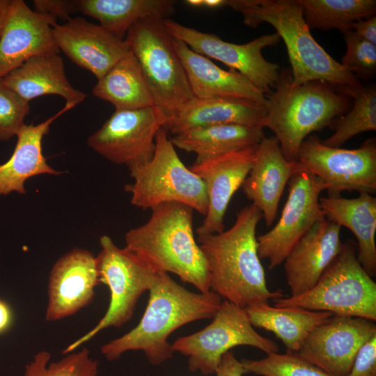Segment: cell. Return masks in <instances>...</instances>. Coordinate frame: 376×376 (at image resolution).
<instances>
[{"label":"cell","instance_id":"8fae6325","mask_svg":"<svg viewBox=\"0 0 376 376\" xmlns=\"http://www.w3.org/2000/svg\"><path fill=\"white\" fill-rule=\"evenodd\" d=\"M298 162L322 182L328 194L376 192L375 137L358 148L343 149L327 146L316 135H309L300 146Z\"/></svg>","mask_w":376,"mask_h":376},{"label":"cell","instance_id":"ab89813d","mask_svg":"<svg viewBox=\"0 0 376 376\" xmlns=\"http://www.w3.org/2000/svg\"><path fill=\"white\" fill-rule=\"evenodd\" d=\"M350 30L361 38L376 45V15L353 22Z\"/></svg>","mask_w":376,"mask_h":376},{"label":"cell","instance_id":"d4e9b609","mask_svg":"<svg viewBox=\"0 0 376 376\" xmlns=\"http://www.w3.org/2000/svg\"><path fill=\"white\" fill-rule=\"evenodd\" d=\"M0 81L29 102L43 95H56L63 97L65 104L76 107L86 97L70 83L59 54L34 56Z\"/></svg>","mask_w":376,"mask_h":376},{"label":"cell","instance_id":"cb8c5ba5","mask_svg":"<svg viewBox=\"0 0 376 376\" xmlns=\"http://www.w3.org/2000/svg\"><path fill=\"white\" fill-rule=\"evenodd\" d=\"M265 114V104L246 99L194 97L169 118L164 127L174 136L191 128L210 125L240 124L262 127Z\"/></svg>","mask_w":376,"mask_h":376},{"label":"cell","instance_id":"f35d334b","mask_svg":"<svg viewBox=\"0 0 376 376\" xmlns=\"http://www.w3.org/2000/svg\"><path fill=\"white\" fill-rule=\"evenodd\" d=\"M216 376H243L245 371L240 361L232 351L225 353L215 371Z\"/></svg>","mask_w":376,"mask_h":376},{"label":"cell","instance_id":"836d02e7","mask_svg":"<svg viewBox=\"0 0 376 376\" xmlns=\"http://www.w3.org/2000/svg\"><path fill=\"white\" fill-rule=\"evenodd\" d=\"M245 373L261 376H329L296 352H272L261 359H242Z\"/></svg>","mask_w":376,"mask_h":376},{"label":"cell","instance_id":"e575fe53","mask_svg":"<svg viewBox=\"0 0 376 376\" xmlns=\"http://www.w3.org/2000/svg\"><path fill=\"white\" fill-rule=\"evenodd\" d=\"M346 52L340 65L357 77H369L376 72V45L361 38L352 30L344 33Z\"/></svg>","mask_w":376,"mask_h":376},{"label":"cell","instance_id":"6da1fadb","mask_svg":"<svg viewBox=\"0 0 376 376\" xmlns=\"http://www.w3.org/2000/svg\"><path fill=\"white\" fill-rule=\"evenodd\" d=\"M262 218L251 204L237 213L228 230L197 239L207 264L210 290L243 308L284 297L268 288L258 256L256 231Z\"/></svg>","mask_w":376,"mask_h":376},{"label":"cell","instance_id":"7a4b0ae2","mask_svg":"<svg viewBox=\"0 0 376 376\" xmlns=\"http://www.w3.org/2000/svg\"><path fill=\"white\" fill-rule=\"evenodd\" d=\"M145 312L139 324L120 338L103 345L101 352L109 361L128 351H142L148 362L160 365L173 354L169 336L180 327L212 318L222 302L212 291L194 292L168 273L157 272L150 288Z\"/></svg>","mask_w":376,"mask_h":376},{"label":"cell","instance_id":"277c9868","mask_svg":"<svg viewBox=\"0 0 376 376\" xmlns=\"http://www.w3.org/2000/svg\"><path fill=\"white\" fill-rule=\"evenodd\" d=\"M226 6L240 12L248 26L265 22L275 29L287 49L293 85L314 81L334 87L360 84L314 39L297 0H226Z\"/></svg>","mask_w":376,"mask_h":376},{"label":"cell","instance_id":"9a60e30c","mask_svg":"<svg viewBox=\"0 0 376 376\" xmlns=\"http://www.w3.org/2000/svg\"><path fill=\"white\" fill-rule=\"evenodd\" d=\"M375 322L333 315L308 334L296 353L329 376H347L359 348L376 334Z\"/></svg>","mask_w":376,"mask_h":376},{"label":"cell","instance_id":"7bdbcfd3","mask_svg":"<svg viewBox=\"0 0 376 376\" xmlns=\"http://www.w3.org/2000/svg\"><path fill=\"white\" fill-rule=\"evenodd\" d=\"M10 0H0V36L7 19Z\"/></svg>","mask_w":376,"mask_h":376},{"label":"cell","instance_id":"d590c367","mask_svg":"<svg viewBox=\"0 0 376 376\" xmlns=\"http://www.w3.org/2000/svg\"><path fill=\"white\" fill-rule=\"evenodd\" d=\"M30 109L29 102L0 81V141L17 136Z\"/></svg>","mask_w":376,"mask_h":376},{"label":"cell","instance_id":"8d00e7d4","mask_svg":"<svg viewBox=\"0 0 376 376\" xmlns=\"http://www.w3.org/2000/svg\"><path fill=\"white\" fill-rule=\"evenodd\" d=\"M347 376H376V334L359 348Z\"/></svg>","mask_w":376,"mask_h":376},{"label":"cell","instance_id":"603a6c76","mask_svg":"<svg viewBox=\"0 0 376 376\" xmlns=\"http://www.w3.org/2000/svg\"><path fill=\"white\" fill-rule=\"evenodd\" d=\"M70 104L56 113L36 125H24L17 134V143L10 157L0 164V196L13 191L25 194V182L42 174L59 175L63 171H57L49 165L42 152V139L49 130L51 124L66 111L74 108Z\"/></svg>","mask_w":376,"mask_h":376},{"label":"cell","instance_id":"ffe728a7","mask_svg":"<svg viewBox=\"0 0 376 376\" xmlns=\"http://www.w3.org/2000/svg\"><path fill=\"white\" fill-rule=\"evenodd\" d=\"M340 228L324 217L292 247L283 263L290 296L310 290L339 253Z\"/></svg>","mask_w":376,"mask_h":376},{"label":"cell","instance_id":"3957f363","mask_svg":"<svg viewBox=\"0 0 376 376\" xmlns=\"http://www.w3.org/2000/svg\"><path fill=\"white\" fill-rule=\"evenodd\" d=\"M151 210L147 222L126 233L125 247L154 270L173 273L199 292L210 291L206 261L194 235L193 208L171 202Z\"/></svg>","mask_w":376,"mask_h":376},{"label":"cell","instance_id":"ac0fdd59","mask_svg":"<svg viewBox=\"0 0 376 376\" xmlns=\"http://www.w3.org/2000/svg\"><path fill=\"white\" fill-rule=\"evenodd\" d=\"M96 257L75 248L62 256L49 274L45 320L57 321L70 316L91 303L100 284Z\"/></svg>","mask_w":376,"mask_h":376},{"label":"cell","instance_id":"484cf974","mask_svg":"<svg viewBox=\"0 0 376 376\" xmlns=\"http://www.w3.org/2000/svg\"><path fill=\"white\" fill-rule=\"evenodd\" d=\"M324 217L339 226L347 228L358 242L357 259L366 272L376 274V198L359 193L357 198H346L340 194L320 197Z\"/></svg>","mask_w":376,"mask_h":376},{"label":"cell","instance_id":"d6a6232c","mask_svg":"<svg viewBox=\"0 0 376 376\" xmlns=\"http://www.w3.org/2000/svg\"><path fill=\"white\" fill-rule=\"evenodd\" d=\"M50 359L49 352H38L25 366L23 376H99L98 361L91 357L86 348L49 363Z\"/></svg>","mask_w":376,"mask_h":376},{"label":"cell","instance_id":"1f68e13d","mask_svg":"<svg viewBox=\"0 0 376 376\" xmlns=\"http://www.w3.org/2000/svg\"><path fill=\"white\" fill-rule=\"evenodd\" d=\"M309 29H335L344 33L353 22L376 13L375 0H297Z\"/></svg>","mask_w":376,"mask_h":376},{"label":"cell","instance_id":"4fadbf2b","mask_svg":"<svg viewBox=\"0 0 376 376\" xmlns=\"http://www.w3.org/2000/svg\"><path fill=\"white\" fill-rule=\"evenodd\" d=\"M164 26L173 38L185 43L193 51L214 58L235 70L263 91L267 96L274 89L279 77V66L267 61L262 51L276 45L280 38L276 33L261 36L245 44H235L218 36L184 26L171 19Z\"/></svg>","mask_w":376,"mask_h":376},{"label":"cell","instance_id":"60d3db41","mask_svg":"<svg viewBox=\"0 0 376 376\" xmlns=\"http://www.w3.org/2000/svg\"><path fill=\"white\" fill-rule=\"evenodd\" d=\"M13 322V313L10 306L0 299V334L6 332Z\"/></svg>","mask_w":376,"mask_h":376},{"label":"cell","instance_id":"d6986e66","mask_svg":"<svg viewBox=\"0 0 376 376\" xmlns=\"http://www.w3.org/2000/svg\"><path fill=\"white\" fill-rule=\"evenodd\" d=\"M257 146L194 163L189 168L204 183L208 200L205 219L196 230L198 236L224 230L226 210L251 169Z\"/></svg>","mask_w":376,"mask_h":376},{"label":"cell","instance_id":"5bb4252c","mask_svg":"<svg viewBox=\"0 0 376 376\" xmlns=\"http://www.w3.org/2000/svg\"><path fill=\"white\" fill-rule=\"evenodd\" d=\"M167 121L156 106L133 110H115L102 126L87 139L94 151L128 168L151 159L155 139Z\"/></svg>","mask_w":376,"mask_h":376},{"label":"cell","instance_id":"74e56055","mask_svg":"<svg viewBox=\"0 0 376 376\" xmlns=\"http://www.w3.org/2000/svg\"><path fill=\"white\" fill-rule=\"evenodd\" d=\"M33 2V10L56 21L59 19L66 22L71 18V14L77 12L76 0H34Z\"/></svg>","mask_w":376,"mask_h":376},{"label":"cell","instance_id":"ba28073f","mask_svg":"<svg viewBox=\"0 0 376 376\" xmlns=\"http://www.w3.org/2000/svg\"><path fill=\"white\" fill-rule=\"evenodd\" d=\"M164 20H139L125 40L139 63L155 106L168 120L194 95Z\"/></svg>","mask_w":376,"mask_h":376},{"label":"cell","instance_id":"7402d4cb","mask_svg":"<svg viewBox=\"0 0 376 376\" xmlns=\"http://www.w3.org/2000/svg\"><path fill=\"white\" fill-rule=\"evenodd\" d=\"M173 46L195 97H237L266 104L267 96L239 72L219 68L209 58L193 51L182 41L173 38Z\"/></svg>","mask_w":376,"mask_h":376},{"label":"cell","instance_id":"b9f144b4","mask_svg":"<svg viewBox=\"0 0 376 376\" xmlns=\"http://www.w3.org/2000/svg\"><path fill=\"white\" fill-rule=\"evenodd\" d=\"M185 2L197 8H219L226 6V0H187Z\"/></svg>","mask_w":376,"mask_h":376},{"label":"cell","instance_id":"83f0119b","mask_svg":"<svg viewBox=\"0 0 376 376\" xmlns=\"http://www.w3.org/2000/svg\"><path fill=\"white\" fill-rule=\"evenodd\" d=\"M77 10L96 19L100 25L119 38L125 39L138 21L169 19L175 13L172 0H76Z\"/></svg>","mask_w":376,"mask_h":376},{"label":"cell","instance_id":"4dcf8cb0","mask_svg":"<svg viewBox=\"0 0 376 376\" xmlns=\"http://www.w3.org/2000/svg\"><path fill=\"white\" fill-rule=\"evenodd\" d=\"M335 88L338 93L352 97L354 102L350 111L333 123L334 134L322 141L327 146L340 148L358 134L376 130V87L360 83Z\"/></svg>","mask_w":376,"mask_h":376},{"label":"cell","instance_id":"f1b7e54d","mask_svg":"<svg viewBox=\"0 0 376 376\" xmlns=\"http://www.w3.org/2000/svg\"><path fill=\"white\" fill-rule=\"evenodd\" d=\"M245 309L253 327L273 332L287 347L297 352L308 334L333 315L326 311L299 307H278L263 303Z\"/></svg>","mask_w":376,"mask_h":376},{"label":"cell","instance_id":"e0dca14e","mask_svg":"<svg viewBox=\"0 0 376 376\" xmlns=\"http://www.w3.org/2000/svg\"><path fill=\"white\" fill-rule=\"evenodd\" d=\"M55 24L24 1L10 0L0 36V80L34 56L59 54L52 32Z\"/></svg>","mask_w":376,"mask_h":376},{"label":"cell","instance_id":"f546056e","mask_svg":"<svg viewBox=\"0 0 376 376\" xmlns=\"http://www.w3.org/2000/svg\"><path fill=\"white\" fill-rule=\"evenodd\" d=\"M93 95L111 103L115 110H133L155 106L139 63L130 52L98 79Z\"/></svg>","mask_w":376,"mask_h":376},{"label":"cell","instance_id":"52a82bcc","mask_svg":"<svg viewBox=\"0 0 376 376\" xmlns=\"http://www.w3.org/2000/svg\"><path fill=\"white\" fill-rule=\"evenodd\" d=\"M128 169L134 182L125 185V190L131 194L132 205L146 210L176 202L206 214L208 200L205 185L181 161L164 127L157 134L151 159Z\"/></svg>","mask_w":376,"mask_h":376},{"label":"cell","instance_id":"5b68a950","mask_svg":"<svg viewBox=\"0 0 376 376\" xmlns=\"http://www.w3.org/2000/svg\"><path fill=\"white\" fill-rule=\"evenodd\" d=\"M291 72H280L276 85L267 95L266 114L261 126L271 130L284 157L298 161L300 146L313 132L332 126L347 111L345 95L326 82L292 84Z\"/></svg>","mask_w":376,"mask_h":376},{"label":"cell","instance_id":"9c48e42d","mask_svg":"<svg viewBox=\"0 0 376 376\" xmlns=\"http://www.w3.org/2000/svg\"><path fill=\"white\" fill-rule=\"evenodd\" d=\"M101 251L96 257L100 283L110 291V301L104 315L97 324L81 337L70 344L63 354L72 352L108 327H121L133 316L136 303L148 291L157 271L134 253L116 246L111 238H100Z\"/></svg>","mask_w":376,"mask_h":376},{"label":"cell","instance_id":"2e32d148","mask_svg":"<svg viewBox=\"0 0 376 376\" xmlns=\"http://www.w3.org/2000/svg\"><path fill=\"white\" fill-rule=\"evenodd\" d=\"M52 32L59 51L97 80L130 52L125 39L80 17L55 24Z\"/></svg>","mask_w":376,"mask_h":376},{"label":"cell","instance_id":"44dd1931","mask_svg":"<svg viewBox=\"0 0 376 376\" xmlns=\"http://www.w3.org/2000/svg\"><path fill=\"white\" fill-rule=\"evenodd\" d=\"M300 168L298 161L286 159L274 136H265L257 146L251 169L241 187L262 213L267 226L276 217L289 180Z\"/></svg>","mask_w":376,"mask_h":376},{"label":"cell","instance_id":"30bf717a","mask_svg":"<svg viewBox=\"0 0 376 376\" xmlns=\"http://www.w3.org/2000/svg\"><path fill=\"white\" fill-rule=\"evenodd\" d=\"M171 345L174 352L188 358L191 372L203 375L214 374L222 356L236 346L254 347L266 354L279 351L276 343L254 329L244 308L225 299L210 324Z\"/></svg>","mask_w":376,"mask_h":376},{"label":"cell","instance_id":"4316f807","mask_svg":"<svg viewBox=\"0 0 376 376\" xmlns=\"http://www.w3.org/2000/svg\"><path fill=\"white\" fill-rule=\"evenodd\" d=\"M265 136L264 128L258 125L217 124L189 129L171 140L175 147L194 152V163L198 164L256 146Z\"/></svg>","mask_w":376,"mask_h":376},{"label":"cell","instance_id":"7c38bea8","mask_svg":"<svg viewBox=\"0 0 376 376\" xmlns=\"http://www.w3.org/2000/svg\"><path fill=\"white\" fill-rule=\"evenodd\" d=\"M288 195L279 220L268 232L257 237L260 259L269 269L281 265L299 240L324 218L319 198L325 190L322 182L301 164L288 182Z\"/></svg>","mask_w":376,"mask_h":376},{"label":"cell","instance_id":"8992f818","mask_svg":"<svg viewBox=\"0 0 376 376\" xmlns=\"http://www.w3.org/2000/svg\"><path fill=\"white\" fill-rule=\"evenodd\" d=\"M274 303L375 322L376 283L359 262L353 241H348L310 290Z\"/></svg>","mask_w":376,"mask_h":376}]
</instances>
